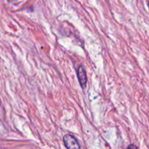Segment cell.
Masks as SVG:
<instances>
[{
    "instance_id": "277c9868",
    "label": "cell",
    "mask_w": 149,
    "mask_h": 149,
    "mask_svg": "<svg viewBox=\"0 0 149 149\" xmlns=\"http://www.w3.org/2000/svg\"><path fill=\"white\" fill-rule=\"evenodd\" d=\"M148 8H149V2H148Z\"/></svg>"
},
{
    "instance_id": "7a4b0ae2",
    "label": "cell",
    "mask_w": 149,
    "mask_h": 149,
    "mask_svg": "<svg viewBox=\"0 0 149 149\" xmlns=\"http://www.w3.org/2000/svg\"><path fill=\"white\" fill-rule=\"evenodd\" d=\"M77 75H78V81H79L80 85H81V88H86L87 86V75L85 69L84 68L83 66H79L78 70H77Z\"/></svg>"
},
{
    "instance_id": "6da1fadb",
    "label": "cell",
    "mask_w": 149,
    "mask_h": 149,
    "mask_svg": "<svg viewBox=\"0 0 149 149\" xmlns=\"http://www.w3.org/2000/svg\"><path fill=\"white\" fill-rule=\"evenodd\" d=\"M63 141L67 149H81L78 140L72 134H65L63 137Z\"/></svg>"
},
{
    "instance_id": "3957f363",
    "label": "cell",
    "mask_w": 149,
    "mask_h": 149,
    "mask_svg": "<svg viewBox=\"0 0 149 149\" xmlns=\"http://www.w3.org/2000/svg\"><path fill=\"white\" fill-rule=\"evenodd\" d=\"M127 149H138V148L137 147V146H135V145L134 144H130V146L127 147Z\"/></svg>"
}]
</instances>
